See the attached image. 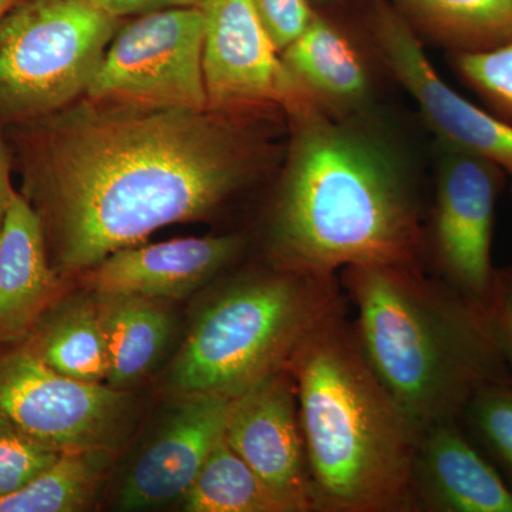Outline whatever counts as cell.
<instances>
[{"instance_id": "cell-1", "label": "cell", "mask_w": 512, "mask_h": 512, "mask_svg": "<svg viewBox=\"0 0 512 512\" xmlns=\"http://www.w3.org/2000/svg\"><path fill=\"white\" fill-rule=\"evenodd\" d=\"M252 113L83 96L13 124L22 194L60 276L86 272L157 229L201 220L261 174Z\"/></svg>"}, {"instance_id": "cell-2", "label": "cell", "mask_w": 512, "mask_h": 512, "mask_svg": "<svg viewBox=\"0 0 512 512\" xmlns=\"http://www.w3.org/2000/svg\"><path fill=\"white\" fill-rule=\"evenodd\" d=\"M291 119L269 222L275 266L318 276L367 265L424 269L419 198L389 148L323 107Z\"/></svg>"}, {"instance_id": "cell-3", "label": "cell", "mask_w": 512, "mask_h": 512, "mask_svg": "<svg viewBox=\"0 0 512 512\" xmlns=\"http://www.w3.org/2000/svg\"><path fill=\"white\" fill-rule=\"evenodd\" d=\"M339 278L363 353L420 430L463 420L484 387L512 380L483 303L409 266H352Z\"/></svg>"}, {"instance_id": "cell-4", "label": "cell", "mask_w": 512, "mask_h": 512, "mask_svg": "<svg viewBox=\"0 0 512 512\" xmlns=\"http://www.w3.org/2000/svg\"><path fill=\"white\" fill-rule=\"evenodd\" d=\"M289 366L318 512H416L421 430L376 375L346 308L309 333Z\"/></svg>"}, {"instance_id": "cell-5", "label": "cell", "mask_w": 512, "mask_h": 512, "mask_svg": "<svg viewBox=\"0 0 512 512\" xmlns=\"http://www.w3.org/2000/svg\"><path fill=\"white\" fill-rule=\"evenodd\" d=\"M338 278L274 266L224 286L195 319L168 389L234 399L288 366L309 333L346 308Z\"/></svg>"}, {"instance_id": "cell-6", "label": "cell", "mask_w": 512, "mask_h": 512, "mask_svg": "<svg viewBox=\"0 0 512 512\" xmlns=\"http://www.w3.org/2000/svg\"><path fill=\"white\" fill-rule=\"evenodd\" d=\"M120 18L92 0H20L0 20V126L39 119L86 94Z\"/></svg>"}, {"instance_id": "cell-7", "label": "cell", "mask_w": 512, "mask_h": 512, "mask_svg": "<svg viewBox=\"0 0 512 512\" xmlns=\"http://www.w3.org/2000/svg\"><path fill=\"white\" fill-rule=\"evenodd\" d=\"M202 50L200 6L143 13L117 30L84 96L207 110Z\"/></svg>"}, {"instance_id": "cell-8", "label": "cell", "mask_w": 512, "mask_h": 512, "mask_svg": "<svg viewBox=\"0 0 512 512\" xmlns=\"http://www.w3.org/2000/svg\"><path fill=\"white\" fill-rule=\"evenodd\" d=\"M19 345L0 352V414L60 453L110 450L123 433L130 396L60 375Z\"/></svg>"}, {"instance_id": "cell-9", "label": "cell", "mask_w": 512, "mask_h": 512, "mask_svg": "<svg viewBox=\"0 0 512 512\" xmlns=\"http://www.w3.org/2000/svg\"><path fill=\"white\" fill-rule=\"evenodd\" d=\"M507 175L497 165L440 141L429 256L437 278L484 305L495 274V211Z\"/></svg>"}, {"instance_id": "cell-10", "label": "cell", "mask_w": 512, "mask_h": 512, "mask_svg": "<svg viewBox=\"0 0 512 512\" xmlns=\"http://www.w3.org/2000/svg\"><path fill=\"white\" fill-rule=\"evenodd\" d=\"M200 8L208 109L254 113L281 107L291 117L322 107L286 66L252 0H205Z\"/></svg>"}, {"instance_id": "cell-11", "label": "cell", "mask_w": 512, "mask_h": 512, "mask_svg": "<svg viewBox=\"0 0 512 512\" xmlns=\"http://www.w3.org/2000/svg\"><path fill=\"white\" fill-rule=\"evenodd\" d=\"M366 26L377 55L412 96L441 143L497 165L512 188V124L464 99L430 63L420 36L390 0H369Z\"/></svg>"}, {"instance_id": "cell-12", "label": "cell", "mask_w": 512, "mask_h": 512, "mask_svg": "<svg viewBox=\"0 0 512 512\" xmlns=\"http://www.w3.org/2000/svg\"><path fill=\"white\" fill-rule=\"evenodd\" d=\"M225 440L292 512H318L291 366L232 399Z\"/></svg>"}, {"instance_id": "cell-13", "label": "cell", "mask_w": 512, "mask_h": 512, "mask_svg": "<svg viewBox=\"0 0 512 512\" xmlns=\"http://www.w3.org/2000/svg\"><path fill=\"white\" fill-rule=\"evenodd\" d=\"M231 397L177 396L153 440L128 470L121 510H148L181 500L225 437Z\"/></svg>"}, {"instance_id": "cell-14", "label": "cell", "mask_w": 512, "mask_h": 512, "mask_svg": "<svg viewBox=\"0 0 512 512\" xmlns=\"http://www.w3.org/2000/svg\"><path fill=\"white\" fill-rule=\"evenodd\" d=\"M241 235L180 238L119 249L86 271L94 293L181 299L207 285L244 249Z\"/></svg>"}, {"instance_id": "cell-15", "label": "cell", "mask_w": 512, "mask_h": 512, "mask_svg": "<svg viewBox=\"0 0 512 512\" xmlns=\"http://www.w3.org/2000/svg\"><path fill=\"white\" fill-rule=\"evenodd\" d=\"M416 512H512V490L470 443L460 421L421 430L413 463Z\"/></svg>"}, {"instance_id": "cell-16", "label": "cell", "mask_w": 512, "mask_h": 512, "mask_svg": "<svg viewBox=\"0 0 512 512\" xmlns=\"http://www.w3.org/2000/svg\"><path fill=\"white\" fill-rule=\"evenodd\" d=\"M59 291L39 215L15 191L0 229V348L28 338Z\"/></svg>"}, {"instance_id": "cell-17", "label": "cell", "mask_w": 512, "mask_h": 512, "mask_svg": "<svg viewBox=\"0 0 512 512\" xmlns=\"http://www.w3.org/2000/svg\"><path fill=\"white\" fill-rule=\"evenodd\" d=\"M286 66L313 99L330 114L348 117L365 106L370 94L366 64L352 40L316 9L308 28L282 52Z\"/></svg>"}, {"instance_id": "cell-18", "label": "cell", "mask_w": 512, "mask_h": 512, "mask_svg": "<svg viewBox=\"0 0 512 512\" xmlns=\"http://www.w3.org/2000/svg\"><path fill=\"white\" fill-rule=\"evenodd\" d=\"M106 342V384L124 390L157 362L171 333V318L158 299L127 293H94Z\"/></svg>"}, {"instance_id": "cell-19", "label": "cell", "mask_w": 512, "mask_h": 512, "mask_svg": "<svg viewBox=\"0 0 512 512\" xmlns=\"http://www.w3.org/2000/svg\"><path fill=\"white\" fill-rule=\"evenodd\" d=\"M20 343L60 375L106 383L109 359L93 295L53 306Z\"/></svg>"}, {"instance_id": "cell-20", "label": "cell", "mask_w": 512, "mask_h": 512, "mask_svg": "<svg viewBox=\"0 0 512 512\" xmlns=\"http://www.w3.org/2000/svg\"><path fill=\"white\" fill-rule=\"evenodd\" d=\"M420 37L451 53L481 52L512 37V0H390Z\"/></svg>"}, {"instance_id": "cell-21", "label": "cell", "mask_w": 512, "mask_h": 512, "mask_svg": "<svg viewBox=\"0 0 512 512\" xmlns=\"http://www.w3.org/2000/svg\"><path fill=\"white\" fill-rule=\"evenodd\" d=\"M183 510L188 512H292L289 505L222 439L205 461Z\"/></svg>"}, {"instance_id": "cell-22", "label": "cell", "mask_w": 512, "mask_h": 512, "mask_svg": "<svg viewBox=\"0 0 512 512\" xmlns=\"http://www.w3.org/2000/svg\"><path fill=\"white\" fill-rule=\"evenodd\" d=\"M107 450L67 451L16 493L0 498V512H74L90 504Z\"/></svg>"}, {"instance_id": "cell-23", "label": "cell", "mask_w": 512, "mask_h": 512, "mask_svg": "<svg viewBox=\"0 0 512 512\" xmlns=\"http://www.w3.org/2000/svg\"><path fill=\"white\" fill-rule=\"evenodd\" d=\"M454 67L495 116L512 124V37L481 52L453 53Z\"/></svg>"}, {"instance_id": "cell-24", "label": "cell", "mask_w": 512, "mask_h": 512, "mask_svg": "<svg viewBox=\"0 0 512 512\" xmlns=\"http://www.w3.org/2000/svg\"><path fill=\"white\" fill-rule=\"evenodd\" d=\"M60 454L0 414V498L25 487Z\"/></svg>"}, {"instance_id": "cell-25", "label": "cell", "mask_w": 512, "mask_h": 512, "mask_svg": "<svg viewBox=\"0 0 512 512\" xmlns=\"http://www.w3.org/2000/svg\"><path fill=\"white\" fill-rule=\"evenodd\" d=\"M463 420L512 474V380L484 387L468 404Z\"/></svg>"}, {"instance_id": "cell-26", "label": "cell", "mask_w": 512, "mask_h": 512, "mask_svg": "<svg viewBox=\"0 0 512 512\" xmlns=\"http://www.w3.org/2000/svg\"><path fill=\"white\" fill-rule=\"evenodd\" d=\"M276 47L284 52L305 32L315 16L311 0H252Z\"/></svg>"}, {"instance_id": "cell-27", "label": "cell", "mask_w": 512, "mask_h": 512, "mask_svg": "<svg viewBox=\"0 0 512 512\" xmlns=\"http://www.w3.org/2000/svg\"><path fill=\"white\" fill-rule=\"evenodd\" d=\"M484 306L512 373V266L495 269Z\"/></svg>"}, {"instance_id": "cell-28", "label": "cell", "mask_w": 512, "mask_h": 512, "mask_svg": "<svg viewBox=\"0 0 512 512\" xmlns=\"http://www.w3.org/2000/svg\"><path fill=\"white\" fill-rule=\"evenodd\" d=\"M92 2L110 15L123 19L126 16L143 15L154 10L194 8V6H201L205 0H92Z\"/></svg>"}, {"instance_id": "cell-29", "label": "cell", "mask_w": 512, "mask_h": 512, "mask_svg": "<svg viewBox=\"0 0 512 512\" xmlns=\"http://www.w3.org/2000/svg\"><path fill=\"white\" fill-rule=\"evenodd\" d=\"M5 128L0 126V229L8 214L10 201H12L15 188L10 181V168H12V153L6 141Z\"/></svg>"}, {"instance_id": "cell-30", "label": "cell", "mask_w": 512, "mask_h": 512, "mask_svg": "<svg viewBox=\"0 0 512 512\" xmlns=\"http://www.w3.org/2000/svg\"><path fill=\"white\" fill-rule=\"evenodd\" d=\"M342 0H311L315 9L330 10L333 6L338 5Z\"/></svg>"}, {"instance_id": "cell-31", "label": "cell", "mask_w": 512, "mask_h": 512, "mask_svg": "<svg viewBox=\"0 0 512 512\" xmlns=\"http://www.w3.org/2000/svg\"><path fill=\"white\" fill-rule=\"evenodd\" d=\"M20 0H0V20L5 18L6 13L9 12L13 6L18 5Z\"/></svg>"}]
</instances>
